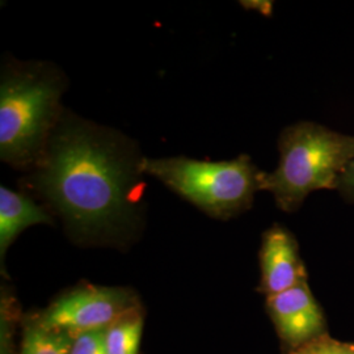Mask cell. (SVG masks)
Wrapping results in <instances>:
<instances>
[{
  "label": "cell",
  "instance_id": "11",
  "mask_svg": "<svg viewBox=\"0 0 354 354\" xmlns=\"http://www.w3.org/2000/svg\"><path fill=\"white\" fill-rule=\"evenodd\" d=\"M20 306L8 288L1 289L0 299V354H19L16 352L15 336L20 319Z\"/></svg>",
  "mask_w": 354,
  "mask_h": 354
},
{
  "label": "cell",
  "instance_id": "15",
  "mask_svg": "<svg viewBox=\"0 0 354 354\" xmlns=\"http://www.w3.org/2000/svg\"><path fill=\"white\" fill-rule=\"evenodd\" d=\"M241 4H243L245 8L248 10H256L260 13H263L264 16H270L272 15V10H273V1H257V0H253V1H241Z\"/></svg>",
  "mask_w": 354,
  "mask_h": 354
},
{
  "label": "cell",
  "instance_id": "5",
  "mask_svg": "<svg viewBox=\"0 0 354 354\" xmlns=\"http://www.w3.org/2000/svg\"><path fill=\"white\" fill-rule=\"evenodd\" d=\"M140 308V298L131 289L80 283L59 294L35 315L45 328L77 335L109 328L121 317Z\"/></svg>",
  "mask_w": 354,
  "mask_h": 354
},
{
  "label": "cell",
  "instance_id": "1",
  "mask_svg": "<svg viewBox=\"0 0 354 354\" xmlns=\"http://www.w3.org/2000/svg\"><path fill=\"white\" fill-rule=\"evenodd\" d=\"M142 160L120 133L64 112L26 187L77 243H120L140 219Z\"/></svg>",
  "mask_w": 354,
  "mask_h": 354
},
{
  "label": "cell",
  "instance_id": "9",
  "mask_svg": "<svg viewBox=\"0 0 354 354\" xmlns=\"http://www.w3.org/2000/svg\"><path fill=\"white\" fill-rule=\"evenodd\" d=\"M19 354H68L71 336L45 328L35 314L24 319Z\"/></svg>",
  "mask_w": 354,
  "mask_h": 354
},
{
  "label": "cell",
  "instance_id": "14",
  "mask_svg": "<svg viewBox=\"0 0 354 354\" xmlns=\"http://www.w3.org/2000/svg\"><path fill=\"white\" fill-rule=\"evenodd\" d=\"M336 190L340 193L344 200L354 203V159L339 178Z\"/></svg>",
  "mask_w": 354,
  "mask_h": 354
},
{
  "label": "cell",
  "instance_id": "3",
  "mask_svg": "<svg viewBox=\"0 0 354 354\" xmlns=\"http://www.w3.org/2000/svg\"><path fill=\"white\" fill-rule=\"evenodd\" d=\"M279 151V165L261 174L260 190L269 192L279 209L294 213L311 193L337 189L339 178L354 159V136L301 121L281 131Z\"/></svg>",
  "mask_w": 354,
  "mask_h": 354
},
{
  "label": "cell",
  "instance_id": "2",
  "mask_svg": "<svg viewBox=\"0 0 354 354\" xmlns=\"http://www.w3.org/2000/svg\"><path fill=\"white\" fill-rule=\"evenodd\" d=\"M66 88L62 73L50 64H15L1 71L0 158L30 171L58 124Z\"/></svg>",
  "mask_w": 354,
  "mask_h": 354
},
{
  "label": "cell",
  "instance_id": "10",
  "mask_svg": "<svg viewBox=\"0 0 354 354\" xmlns=\"http://www.w3.org/2000/svg\"><path fill=\"white\" fill-rule=\"evenodd\" d=\"M143 335V308L117 320L105 330L106 354H140Z\"/></svg>",
  "mask_w": 354,
  "mask_h": 354
},
{
  "label": "cell",
  "instance_id": "12",
  "mask_svg": "<svg viewBox=\"0 0 354 354\" xmlns=\"http://www.w3.org/2000/svg\"><path fill=\"white\" fill-rule=\"evenodd\" d=\"M105 330H88L77 335H70L68 354H106Z\"/></svg>",
  "mask_w": 354,
  "mask_h": 354
},
{
  "label": "cell",
  "instance_id": "8",
  "mask_svg": "<svg viewBox=\"0 0 354 354\" xmlns=\"http://www.w3.org/2000/svg\"><path fill=\"white\" fill-rule=\"evenodd\" d=\"M35 225H53L51 214L30 196L6 187L0 188V260L1 266L10 245Z\"/></svg>",
  "mask_w": 354,
  "mask_h": 354
},
{
  "label": "cell",
  "instance_id": "7",
  "mask_svg": "<svg viewBox=\"0 0 354 354\" xmlns=\"http://www.w3.org/2000/svg\"><path fill=\"white\" fill-rule=\"evenodd\" d=\"M259 257L261 269L260 291L266 297L289 290L307 281L298 241L288 228L281 225H273L264 232Z\"/></svg>",
  "mask_w": 354,
  "mask_h": 354
},
{
  "label": "cell",
  "instance_id": "4",
  "mask_svg": "<svg viewBox=\"0 0 354 354\" xmlns=\"http://www.w3.org/2000/svg\"><path fill=\"white\" fill-rule=\"evenodd\" d=\"M140 169L215 219H230L252 206L261 174L248 155L210 162L185 156L143 158Z\"/></svg>",
  "mask_w": 354,
  "mask_h": 354
},
{
  "label": "cell",
  "instance_id": "13",
  "mask_svg": "<svg viewBox=\"0 0 354 354\" xmlns=\"http://www.w3.org/2000/svg\"><path fill=\"white\" fill-rule=\"evenodd\" d=\"M289 354H354V342H340L326 335Z\"/></svg>",
  "mask_w": 354,
  "mask_h": 354
},
{
  "label": "cell",
  "instance_id": "6",
  "mask_svg": "<svg viewBox=\"0 0 354 354\" xmlns=\"http://www.w3.org/2000/svg\"><path fill=\"white\" fill-rule=\"evenodd\" d=\"M266 311L288 354L328 335L324 313L308 281L266 297Z\"/></svg>",
  "mask_w": 354,
  "mask_h": 354
}]
</instances>
